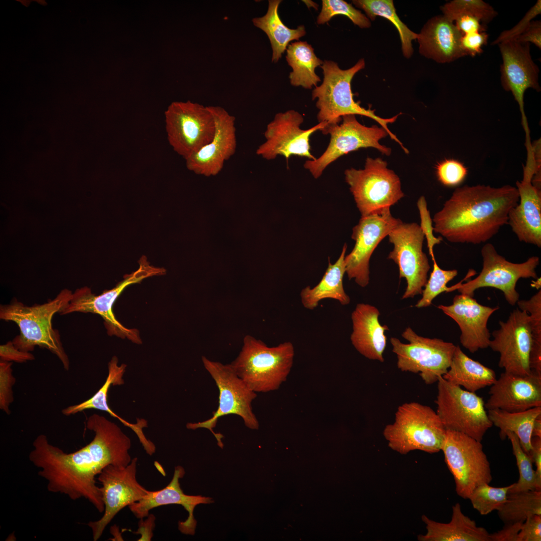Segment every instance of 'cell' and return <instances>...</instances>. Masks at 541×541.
<instances>
[{
  "label": "cell",
  "mask_w": 541,
  "mask_h": 541,
  "mask_svg": "<svg viewBox=\"0 0 541 541\" xmlns=\"http://www.w3.org/2000/svg\"><path fill=\"white\" fill-rule=\"evenodd\" d=\"M86 427L94 433L92 440L81 449L66 453L49 443L47 436L39 435L29 455L46 480L49 491L66 495L73 500H88L100 513L104 505L97 477L109 465L126 466L131 440L115 423L97 414L87 419Z\"/></svg>",
  "instance_id": "cell-1"
},
{
  "label": "cell",
  "mask_w": 541,
  "mask_h": 541,
  "mask_svg": "<svg viewBox=\"0 0 541 541\" xmlns=\"http://www.w3.org/2000/svg\"><path fill=\"white\" fill-rule=\"evenodd\" d=\"M518 201L517 188L509 185L458 187L434 214L433 231L453 243L485 242L508 224Z\"/></svg>",
  "instance_id": "cell-2"
},
{
  "label": "cell",
  "mask_w": 541,
  "mask_h": 541,
  "mask_svg": "<svg viewBox=\"0 0 541 541\" xmlns=\"http://www.w3.org/2000/svg\"><path fill=\"white\" fill-rule=\"evenodd\" d=\"M72 292L62 290L53 300L43 304L25 305L16 298L0 306V319L15 322L20 334L12 341L21 351L30 352L36 346L45 348L55 354L68 370L70 361L61 340L59 331L52 326L54 315L70 301Z\"/></svg>",
  "instance_id": "cell-3"
},
{
  "label": "cell",
  "mask_w": 541,
  "mask_h": 541,
  "mask_svg": "<svg viewBox=\"0 0 541 541\" xmlns=\"http://www.w3.org/2000/svg\"><path fill=\"white\" fill-rule=\"evenodd\" d=\"M365 67L364 59H360L349 69L343 70L332 61L325 60L320 66L323 71V81L312 91L313 100L317 99L316 107L319 109L317 119L324 123L325 127L339 124L342 117L347 115L364 116L376 121L388 133L390 138L397 143L405 152L407 149L389 129L388 124L395 122L401 113L389 118H381L370 109H365L354 101L351 90V81L355 75Z\"/></svg>",
  "instance_id": "cell-4"
},
{
  "label": "cell",
  "mask_w": 541,
  "mask_h": 541,
  "mask_svg": "<svg viewBox=\"0 0 541 541\" xmlns=\"http://www.w3.org/2000/svg\"><path fill=\"white\" fill-rule=\"evenodd\" d=\"M294 347L290 342L268 347L247 335L238 355L230 363L236 374L255 393L277 390L285 382L294 363Z\"/></svg>",
  "instance_id": "cell-5"
},
{
  "label": "cell",
  "mask_w": 541,
  "mask_h": 541,
  "mask_svg": "<svg viewBox=\"0 0 541 541\" xmlns=\"http://www.w3.org/2000/svg\"><path fill=\"white\" fill-rule=\"evenodd\" d=\"M445 433L436 412L415 402L399 406L394 422L383 430L388 446L403 455L416 450L429 453L439 452Z\"/></svg>",
  "instance_id": "cell-6"
},
{
  "label": "cell",
  "mask_w": 541,
  "mask_h": 541,
  "mask_svg": "<svg viewBox=\"0 0 541 541\" xmlns=\"http://www.w3.org/2000/svg\"><path fill=\"white\" fill-rule=\"evenodd\" d=\"M201 359L204 368L218 389V406L211 417L202 422L188 423L186 428L192 430L202 428L208 429L216 438L218 445L222 448L221 439L223 436L213 430L219 418L236 415L241 418L247 428L258 429V421L252 407V402L257 394L238 376L230 364H223L211 361L205 356Z\"/></svg>",
  "instance_id": "cell-7"
},
{
  "label": "cell",
  "mask_w": 541,
  "mask_h": 541,
  "mask_svg": "<svg viewBox=\"0 0 541 541\" xmlns=\"http://www.w3.org/2000/svg\"><path fill=\"white\" fill-rule=\"evenodd\" d=\"M344 173L361 216L380 213L404 196L399 177L380 158L368 157L364 169Z\"/></svg>",
  "instance_id": "cell-8"
},
{
  "label": "cell",
  "mask_w": 541,
  "mask_h": 541,
  "mask_svg": "<svg viewBox=\"0 0 541 541\" xmlns=\"http://www.w3.org/2000/svg\"><path fill=\"white\" fill-rule=\"evenodd\" d=\"M437 382L436 412L445 429L463 433L481 442L493 425L482 398L448 382L442 376Z\"/></svg>",
  "instance_id": "cell-9"
},
{
  "label": "cell",
  "mask_w": 541,
  "mask_h": 541,
  "mask_svg": "<svg viewBox=\"0 0 541 541\" xmlns=\"http://www.w3.org/2000/svg\"><path fill=\"white\" fill-rule=\"evenodd\" d=\"M139 263L140 266L136 271L125 276V279L115 287L105 291L99 295L93 294L88 287L77 289L72 293L70 301L61 310L59 314L62 315L74 312L97 314L104 320L109 336L127 338L133 343L140 344L142 341L138 330L125 327L116 318L112 311L115 302L126 287L139 283L145 278L162 274V269L150 265L145 256L141 257Z\"/></svg>",
  "instance_id": "cell-10"
},
{
  "label": "cell",
  "mask_w": 541,
  "mask_h": 541,
  "mask_svg": "<svg viewBox=\"0 0 541 541\" xmlns=\"http://www.w3.org/2000/svg\"><path fill=\"white\" fill-rule=\"evenodd\" d=\"M441 450L460 497L468 499L477 486L491 481L490 463L480 441L463 433L446 430Z\"/></svg>",
  "instance_id": "cell-11"
},
{
  "label": "cell",
  "mask_w": 541,
  "mask_h": 541,
  "mask_svg": "<svg viewBox=\"0 0 541 541\" xmlns=\"http://www.w3.org/2000/svg\"><path fill=\"white\" fill-rule=\"evenodd\" d=\"M401 335L409 343L395 337L390 339L398 369L418 373L426 384L437 382L448 370L456 346L440 339L420 336L410 327Z\"/></svg>",
  "instance_id": "cell-12"
},
{
  "label": "cell",
  "mask_w": 541,
  "mask_h": 541,
  "mask_svg": "<svg viewBox=\"0 0 541 541\" xmlns=\"http://www.w3.org/2000/svg\"><path fill=\"white\" fill-rule=\"evenodd\" d=\"M164 115L168 142L184 159L213 139L215 124L208 106L189 100L175 101L168 106Z\"/></svg>",
  "instance_id": "cell-13"
},
{
  "label": "cell",
  "mask_w": 541,
  "mask_h": 541,
  "mask_svg": "<svg viewBox=\"0 0 541 541\" xmlns=\"http://www.w3.org/2000/svg\"><path fill=\"white\" fill-rule=\"evenodd\" d=\"M482 268L475 279L452 286L461 294L474 296L476 290L491 287L500 290L508 303L514 306L519 300L516 290L517 281L521 278L537 279L536 268L539 262L538 256H532L521 263H513L499 254L490 243L484 244L481 250Z\"/></svg>",
  "instance_id": "cell-14"
},
{
  "label": "cell",
  "mask_w": 541,
  "mask_h": 541,
  "mask_svg": "<svg viewBox=\"0 0 541 541\" xmlns=\"http://www.w3.org/2000/svg\"><path fill=\"white\" fill-rule=\"evenodd\" d=\"M321 131L324 134H330L329 144L319 158L307 160L304 164L305 168L316 179L339 157L360 148H374L387 156L391 153L390 148L380 143L382 139L389 135L388 132L381 126L361 124L354 115H345L341 124L325 127Z\"/></svg>",
  "instance_id": "cell-15"
},
{
  "label": "cell",
  "mask_w": 541,
  "mask_h": 541,
  "mask_svg": "<svg viewBox=\"0 0 541 541\" xmlns=\"http://www.w3.org/2000/svg\"><path fill=\"white\" fill-rule=\"evenodd\" d=\"M137 461L135 457L126 466L109 465L98 475L104 510L100 519L87 523L94 541L100 538L106 527L121 509L139 501L148 492L137 480Z\"/></svg>",
  "instance_id": "cell-16"
},
{
  "label": "cell",
  "mask_w": 541,
  "mask_h": 541,
  "mask_svg": "<svg viewBox=\"0 0 541 541\" xmlns=\"http://www.w3.org/2000/svg\"><path fill=\"white\" fill-rule=\"evenodd\" d=\"M393 249L388 258L398 265L399 278H405L407 287L402 299L422 294L430 268L426 254L422 250L424 234L416 223H401L388 235Z\"/></svg>",
  "instance_id": "cell-17"
},
{
  "label": "cell",
  "mask_w": 541,
  "mask_h": 541,
  "mask_svg": "<svg viewBox=\"0 0 541 541\" xmlns=\"http://www.w3.org/2000/svg\"><path fill=\"white\" fill-rule=\"evenodd\" d=\"M402 221L394 217L390 209L379 214L361 216L352 229V238L355 244L345 256L346 274L359 286L366 287L370 281L369 262L379 243Z\"/></svg>",
  "instance_id": "cell-18"
},
{
  "label": "cell",
  "mask_w": 541,
  "mask_h": 541,
  "mask_svg": "<svg viewBox=\"0 0 541 541\" xmlns=\"http://www.w3.org/2000/svg\"><path fill=\"white\" fill-rule=\"evenodd\" d=\"M303 122V116L293 110L276 114L266 126L264 133L265 141L258 147L256 154L267 160L275 159L278 155L287 159L292 155L315 159L310 152V136L316 131H321L326 124L319 123L303 130L300 128Z\"/></svg>",
  "instance_id": "cell-19"
},
{
  "label": "cell",
  "mask_w": 541,
  "mask_h": 541,
  "mask_svg": "<svg viewBox=\"0 0 541 541\" xmlns=\"http://www.w3.org/2000/svg\"><path fill=\"white\" fill-rule=\"evenodd\" d=\"M500 328L492 333L489 347L500 355L498 366L504 371L519 375H529V357L532 337L529 316L525 311L514 309Z\"/></svg>",
  "instance_id": "cell-20"
},
{
  "label": "cell",
  "mask_w": 541,
  "mask_h": 541,
  "mask_svg": "<svg viewBox=\"0 0 541 541\" xmlns=\"http://www.w3.org/2000/svg\"><path fill=\"white\" fill-rule=\"evenodd\" d=\"M502 63L500 66L503 88L511 92L519 106L525 139L530 138V130L524 109V95L528 88L540 91L538 82L539 70L533 61L530 43L511 39L498 44Z\"/></svg>",
  "instance_id": "cell-21"
},
{
  "label": "cell",
  "mask_w": 541,
  "mask_h": 541,
  "mask_svg": "<svg viewBox=\"0 0 541 541\" xmlns=\"http://www.w3.org/2000/svg\"><path fill=\"white\" fill-rule=\"evenodd\" d=\"M215 124L211 141L185 160L188 169L206 176L215 175L235 153L237 138L235 117L220 106H209Z\"/></svg>",
  "instance_id": "cell-22"
},
{
  "label": "cell",
  "mask_w": 541,
  "mask_h": 541,
  "mask_svg": "<svg viewBox=\"0 0 541 541\" xmlns=\"http://www.w3.org/2000/svg\"><path fill=\"white\" fill-rule=\"evenodd\" d=\"M437 308L457 324L461 331L460 343L470 353L489 347L487 322L498 307L482 305L473 297L460 294L454 296L451 305H440Z\"/></svg>",
  "instance_id": "cell-23"
},
{
  "label": "cell",
  "mask_w": 541,
  "mask_h": 541,
  "mask_svg": "<svg viewBox=\"0 0 541 541\" xmlns=\"http://www.w3.org/2000/svg\"><path fill=\"white\" fill-rule=\"evenodd\" d=\"M488 394L484 404L487 410L515 412L541 406V375L533 371L527 375L504 371L490 386Z\"/></svg>",
  "instance_id": "cell-24"
},
{
  "label": "cell",
  "mask_w": 541,
  "mask_h": 541,
  "mask_svg": "<svg viewBox=\"0 0 541 541\" xmlns=\"http://www.w3.org/2000/svg\"><path fill=\"white\" fill-rule=\"evenodd\" d=\"M535 168L525 165L523 178L516 183L519 203L509 211L508 224L518 239L541 247V192L532 183Z\"/></svg>",
  "instance_id": "cell-25"
},
{
  "label": "cell",
  "mask_w": 541,
  "mask_h": 541,
  "mask_svg": "<svg viewBox=\"0 0 541 541\" xmlns=\"http://www.w3.org/2000/svg\"><path fill=\"white\" fill-rule=\"evenodd\" d=\"M184 474L182 466L175 467L172 480L166 486L158 490H149L143 498L128 506L130 511L141 519L147 517L149 511L154 508L172 504L181 505L188 512V516L185 521H179L178 529L182 533L194 534L197 524L193 515L195 507L201 503H210L213 500L210 497L184 494L179 481Z\"/></svg>",
  "instance_id": "cell-26"
},
{
  "label": "cell",
  "mask_w": 541,
  "mask_h": 541,
  "mask_svg": "<svg viewBox=\"0 0 541 541\" xmlns=\"http://www.w3.org/2000/svg\"><path fill=\"white\" fill-rule=\"evenodd\" d=\"M462 34L444 15L429 19L418 34L420 54L439 63L452 62L466 56L461 46Z\"/></svg>",
  "instance_id": "cell-27"
},
{
  "label": "cell",
  "mask_w": 541,
  "mask_h": 541,
  "mask_svg": "<svg viewBox=\"0 0 541 541\" xmlns=\"http://www.w3.org/2000/svg\"><path fill=\"white\" fill-rule=\"evenodd\" d=\"M380 312L372 305L358 304L351 314L352 332L350 339L356 350L365 357L381 362L386 347V325L379 321Z\"/></svg>",
  "instance_id": "cell-28"
},
{
  "label": "cell",
  "mask_w": 541,
  "mask_h": 541,
  "mask_svg": "<svg viewBox=\"0 0 541 541\" xmlns=\"http://www.w3.org/2000/svg\"><path fill=\"white\" fill-rule=\"evenodd\" d=\"M421 518L427 532L418 535L419 541H490V533L465 515L459 503L452 506L451 519L448 523L434 521L425 515Z\"/></svg>",
  "instance_id": "cell-29"
},
{
  "label": "cell",
  "mask_w": 541,
  "mask_h": 541,
  "mask_svg": "<svg viewBox=\"0 0 541 541\" xmlns=\"http://www.w3.org/2000/svg\"><path fill=\"white\" fill-rule=\"evenodd\" d=\"M347 245L345 243L339 257L334 263L328 257V267L320 282L314 287L308 286L302 290L300 297L303 306L313 310L318 307L319 302L326 299L338 301L342 305L350 303V297L346 293L343 287V277L346 273L345 256Z\"/></svg>",
  "instance_id": "cell-30"
},
{
  "label": "cell",
  "mask_w": 541,
  "mask_h": 541,
  "mask_svg": "<svg viewBox=\"0 0 541 541\" xmlns=\"http://www.w3.org/2000/svg\"><path fill=\"white\" fill-rule=\"evenodd\" d=\"M442 377L472 392L490 386L497 379L492 369L469 358L459 346H456L450 367Z\"/></svg>",
  "instance_id": "cell-31"
},
{
  "label": "cell",
  "mask_w": 541,
  "mask_h": 541,
  "mask_svg": "<svg viewBox=\"0 0 541 541\" xmlns=\"http://www.w3.org/2000/svg\"><path fill=\"white\" fill-rule=\"evenodd\" d=\"M118 363L117 357L113 356L109 362L108 374L101 388L89 399L63 409L62 414L70 416L90 409L105 411L119 420L125 426L130 428L136 434H140L143 429L141 421L138 420L135 424L127 422L114 412L108 404V392L111 386L121 385L124 383L123 376L127 366L124 364L118 365Z\"/></svg>",
  "instance_id": "cell-32"
},
{
  "label": "cell",
  "mask_w": 541,
  "mask_h": 541,
  "mask_svg": "<svg viewBox=\"0 0 541 541\" xmlns=\"http://www.w3.org/2000/svg\"><path fill=\"white\" fill-rule=\"evenodd\" d=\"M281 2L280 0H269L266 14L252 20L254 26L262 30L267 36L273 51L272 61L274 63L278 62L281 58L290 42L299 40L306 33L303 25L292 29L283 23L278 14V8Z\"/></svg>",
  "instance_id": "cell-33"
},
{
  "label": "cell",
  "mask_w": 541,
  "mask_h": 541,
  "mask_svg": "<svg viewBox=\"0 0 541 541\" xmlns=\"http://www.w3.org/2000/svg\"><path fill=\"white\" fill-rule=\"evenodd\" d=\"M487 414L492 425L500 429L502 440L506 438V432L514 433L523 451L529 455L533 425L535 418L541 414V406L515 412L494 409L487 410Z\"/></svg>",
  "instance_id": "cell-34"
},
{
  "label": "cell",
  "mask_w": 541,
  "mask_h": 541,
  "mask_svg": "<svg viewBox=\"0 0 541 541\" xmlns=\"http://www.w3.org/2000/svg\"><path fill=\"white\" fill-rule=\"evenodd\" d=\"M286 60L293 71L289 78L292 85L311 89L321 81L315 69L323 61L318 58L312 46L307 42L299 41L289 44Z\"/></svg>",
  "instance_id": "cell-35"
},
{
  "label": "cell",
  "mask_w": 541,
  "mask_h": 541,
  "mask_svg": "<svg viewBox=\"0 0 541 541\" xmlns=\"http://www.w3.org/2000/svg\"><path fill=\"white\" fill-rule=\"evenodd\" d=\"M352 2L365 12L369 19L374 21L379 16L390 21L398 32L403 56L407 59L411 58L414 52L412 42L417 39L418 34L409 29L400 19L392 0H354Z\"/></svg>",
  "instance_id": "cell-36"
},
{
  "label": "cell",
  "mask_w": 541,
  "mask_h": 541,
  "mask_svg": "<svg viewBox=\"0 0 541 541\" xmlns=\"http://www.w3.org/2000/svg\"><path fill=\"white\" fill-rule=\"evenodd\" d=\"M504 524L523 522L530 515H541V490L508 493L506 501L497 510Z\"/></svg>",
  "instance_id": "cell-37"
},
{
  "label": "cell",
  "mask_w": 541,
  "mask_h": 541,
  "mask_svg": "<svg viewBox=\"0 0 541 541\" xmlns=\"http://www.w3.org/2000/svg\"><path fill=\"white\" fill-rule=\"evenodd\" d=\"M506 437L511 442L519 471L518 480L513 483L508 494L529 490H541V487L537 482L535 472L533 469V463L530 456L523 451L518 438L514 433L507 432Z\"/></svg>",
  "instance_id": "cell-38"
},
{
  "label": "cell",
  "mask_w": 541,
  "mask_h": 541,
  "mask_svg": "<svg viewBox=\"0 0 541 541\" xmlns=\"http://www.w3.org/2000/svg\"><path fill=\"white\" fill-rule=\"evenodd\" d=\"M440 9L443 15L453 22L459 16L468 15L478 18L485 26L497 15L491 6L481 0H453Z\"/></svg>",
  "instance_id": "cell-39"
},
{
  "label": "cell",
  "mask_w": 541,
  "mask_h": 541,
  "mask_svg": "<svg viewBox=\"0 0 541 541\" xmlns=\"http://www.w3.org/2000/svg\"><path fill=\"white\" fill-rule=\"evenodd\" d=\"M513 483L506 486L495 487L488 483L477 486L472 492L469 499L473 507L481 515H487L497 510L506 501L509 490Z\"/></svg>",
  "instance_id": "cell-40"
},
{
  "label": "cell",
  "mask_w": 541,
  "mask_h": 541,
  "mask_svg": "<svg viewBox=\"0 0 541 541\" xmlns=\"http://www.w3.org/2000/svg\"><path fill=\"white\" fill-rule=\"evenodd\" d=\"M433 269L424 287L422 298L415 305L418 308L427 307L432 304L433 300L443 292L452 291L451 287H447V284L458 274L456 269L444 270L437 264L435 258H432Z\"/></svg>",
  "instance_id": "cell-41"
},
{
  "label": "cell",
  "mask_w": 541,
  "mask_h": 541,
  "mask_svg": "<svg viewBox=\"0 0 541 541\" xmlns=\"http://www.w3.org/2000/svg\"><path fill=\"white\" fill-rule=\"evenodd\" d=\"M336 15L347 17L361 28H368L371 25L367 17L351 4L343 0H323L322 10L317 17V23L319 25L324 24Z\"/></svg>",
  "instance_id": "cell-42"
},
{
  "label": "cell",
  "mask_w": 541,
  "mask_h": 541,
  "mask_svg": "<svg viewBox=\"0 0 541 541\" xmlns=\"http://www.w3.org/2000/svg\"><path fill=\"white\" fill-rule=\"evenodd\" d=\"M438 180L444 185L455 186L463 182L467 169L461 162L454 159H445L436 166Z\"/></svg>",
  "instance_id": "cell-43"
},
{
  "label": "cell",
  "mask_w": 541,
  "mask_h": 541,
  "mask_svg": "<svg viewBox=\"0 0 541 541\" xmlns=\"http://www.w3.org/2000/svg\"><path fill=\"white\" fill-rule=\"evenodd\" d=\"M519 309L529 316L531 330V343H541V290L527 300H518Z\"/></svg>",
  "instance_id": "cell-44"
},
{
  "label": "cell",
  "mask_w": 541,
  "mask_h": 541,
  "mask_svg": "<svg viewBox=\"0 0 541 541\" xmlns=\"http://www.w3.org/2000/svg\"><path fill=\"white\" fill-rule=\"evenodd\" d=\"M12 362L0 361V409L10 414V406L14 401L13 386L16 379L12 374Z\"/></svg>",
  "instance_id": "cell-45"
},
{
  "label": "cell",
  "mask_w": 541,
  "mask_h": 541,
  "mask_svg": "<svg viewBox=\"0 0 541 541\" xmlns=\"http://www.w3.org/2000/svg\"><path fill=\"white\" fill-rule=\"evenodd\" d=\"M540 14L541 1L538 0L514 27L503 31L491 44L498 45L501 42L515 39L527 29L533 18Z\"/></svg>",
  "instance_id": "cell-46"
},
{
  "label": "cell",
  "mask_w": 541,
  "mask_h": 541,
  "mask_svg": "<svg viewBox=\"0 0 541 541\" xmlns=\"http://www.w3.org/2000/svg\"><path fill=\"white\" fill-rule=\"evenodd\" d=\"M417 207L419 210L421 218V225L420 226L427 239L429 253L431 258H433L435 257L433 252V247L435 244L440 243L442 240V238L440 236L436 237L433 234L432 219H431L429 211L427 208V203L424 196H422L419 198L417 202Z\"/></svg>",
  "instance_id": "cell-47"
},
{
  "label": "cell",
  "mask_w": 541,
  "mask_h": 541,
  "mask_svg": "<svg viewBox=\"0 0 541 541\" xmlns=\"http://www.w3.org/2000/svg\"><path fill=\"white\" fill-rule=\"evenodd\" d=\"M488 35L485 32L463 35L461 46L466 56H475L482 52V47L487 43Z\"/></svg>",
  "instance_id": "cell-48"
},
{
  "label": "cell",
  "mask_w": 541,
  "mask_h": 541,
  "mask_svg": "<svg viewBox=\"0 0 541 541\" xmlns=\"http://www.w3.org/2000/svg\"><path fill=\"white\" fill-rule=\"evenodd\" d=\"M541 540V515L528 516L522 523L518 534V541Z\"/></svg>",
  "instance_id": "cell-49"
},
{
  "label": "cell",
  "mask_w": 541,
  "mask_h": 541,
  "mask_svg": "<svg viewBox=\"0 0 541 541\" xmlns=\"http://www.w3.org/2000/svg\"><path fill=\"white\" fill-rule=\"evenodd\" d=\"M1 361L24 363L35 359V356L30 352H24L17 349L13 341H9L0 346Z\"/></svg>",
  "instance_id": "cell-50"
},
{
  "label": "cell",
  "mask_w": 541,
  "mask_h": 541,
  "mask_svg": "<svg viewBox=\"0 0 541 541\" xmlns=\"http://www.w3.org/2000/svg\"><path fill=\"white\" fill-rule=\"evenodd\" d=\"M453 23L462 35L475 32H483L486 30L485 26L477 18L468 16H461L455 19Z\"/></svg>",
  "instance_id": "cell-51"
},
{
  "label": "cell",
  "mask_w": 541,
  "mask_h": 541,
  "mask_svg": "<svg viewBox=\"0 0 541 541\" xmlns=\"http://www.w3.org/2000/svg\"><path fill=\"white\" fill-rule=\"evenodd\" d=\"M521 43H531L541 49V22L532 21L527 29L521 35L513 39Z\"/></svg>",
  "instance_id": "cell-52"
},
{
  "label": "cell",
  "mask_w": 541,
  "mask_h": 541,
  "mask_svg": "<svg viewBox=\"0 0 541 541\" xmlns=\"http://www.w3.org/2000/svg\"><path fill=\"white\" fill-rule=\"evenodd\" d=\"M523 522L504 524L500 530L490 533V541H518V534Z\"/></svg>",
  "instance_id": "cell-53"
},
{
  "label": "cell",
  "mask_w": 541,
  "mask_h": 541,
  "mask_svg": "<svg viewBox=\"0 0 541 541\" xmlns=\"http://www.w3.org/2000/svg\"><path fill=\"white\" fill-rule=\"evenodd\" d=\"M531 448L529 456L532 463H535L536 478L538 486L541 487V438L532 437Z\"/></svg>",
  "instance_id": "cell-54"
},
{
  "label": "cell",
  "mask_w": 541,
  "mask_h": 541,
  "mask_svg": "<svg viewBox=\"0 0 541 541\" xmlns=\"http://www.w3.org/2000/svg\"><path fill=\"white\" fill-rule=\"evenodd\" d=\"M532 437H538L541 438V414L539 415L534 421Z\"/></svg>",
  "instance_id": "cell-55"
},
{
  "label": "cell",
  "mask_w": 541,
  "mask_h": 541,
  "mask_svg": "<svg viewBox=\"0 0 541 541\" xmlns=\"http://www.w3.org/2000/svg\"><path fill=\"white\" fill-rule=\"evenodd\" d=\"M304 2H305L304 3H305L307 4V6L308 7H313L314 8L318 10V5H317L316 4H315L314 2H312L311 1H305Z\"/></svg>",
  "instance_id": "cell-56"
},
{
  "label": "cell",
  "mask_w": 541,
  "mask_h": 541,
  "mask_svg": "<svg viewBox=\"0 0 541 541\" xmlns=\"http://www.w3.org/2000/svg\"><path fill=\"white\" fill-rule=\"evenodd\" d=\"M538 279H539L537 278V280L534 282V284H531V285L532 286H533V287L536 288L537 289H539L540 288V279H539V281H538Z\"/></svg>",
  "instance_id": "cell-57"
}]
</instances>
